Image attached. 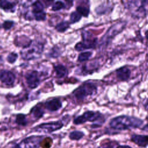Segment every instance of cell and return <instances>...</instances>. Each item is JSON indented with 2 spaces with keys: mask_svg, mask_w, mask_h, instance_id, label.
Masks as SVG:
<instances>
[{
  "mask_svg": "<svg viewBox=\"0 0 148 148\" xmlns=\"http://www.w3.org/2000/svg\"><path fill=\"white\" fill-rule=\"evenodd\" d=\"M82 16L76 11H74L71 13L70 15V23L75 24L79 21L82 18Z\"/></svg>",
  "mask_w": 148,
  "mask_h": 148,
  "instance_id": "cell-25",
  "label": "cell"
},
{
  "mask_svg": "<svg viewBox=\"0 0 148 148\" xmlns=\"http://www.w3.org/2000/svg\"><path fill=\"white\" fill-rule=\"evenodd\" d=\"M54 69L56 72V77L58 78H62L66 76L68 74L67 69L61 64H58L54 66Z\"/></svg>",
  "mask_w": 148,
  "mask_h": 148,
  "instance_id": "cell-17",
  "label": "cell"
},
{
  "mask_svg": "<svg viewBox=\"0 0 148 148\" xmlns=\"http://www.w3.org/2000/svg\"><path fill=\"white\" fill-rule=\"evenodd\" d=\"M143 121L134 116L121 115L112 119L109 121V126L114 130L124 131L140 127Z\"/></svg>",
  "mask_w": 148,
  "mask_h": 148,
  "instance_id": "cell-1",
  "label": "cell"
},
{
  "mask_svg": "<svg viewBox=\"0 0 148 148\" xmlns=\"http://www.w3.org/2000/svg\"><path fill=\"white\" fill-rule=\"evenodd\" d=\"M18 58V55L15 52H12L10 53L8 56H7V61L10 63V64H13L14 63L16 60Z\"/></svg>",
  "mask_w": 148,
  "mask_h": 148,
  "instance_id": "cell-28",
  "label": "cell"
},
{
  "mask_svg": "<svg viewBox=\"0 0 148 148\" xmlns=\"http://www.w3.org/2000/svg\"><path fill=\"white\" fill-rule=\"evenodd\" d=\"M45 106L48 110L54 112L59 110L62 107V102L57 98H54L47 101L45 103Z\"/></svg>",
  "mask_w": 148,
  "mask_h": 148,
  "instance_id": "cell-14",
  "label": "cell"
},
{
  "mask_svg": "<svg viewBox=\"0 0 148 148\" xmlns=\"http://www.w3.org/2000/svg\"><path fill=\"white\" fill-rule=\"evenodd\" d=\"M64 124L61 121L45 123L36 126L33 131L39 132L51 133L62 128Z\"/></svg>",
  "mask_w": 148,
  "mask_h": 148,
  "instance_id": "cell-7",
  "label": "cell"
},
{
  "mask_svg": "<svg viewBox=\"0 0 148 148\" xmlns=\"http://www.w3.org/2000/svg\"><path fill=\"white\" fill-rule=\"evenodd\" d=\"M125 5L135 17H144L148 12V1H129Z\"/></svg>",
  "mask_w": 148,
  "mask_h": 148,
  "instance_id": "cell-4",
  "label": "cell"
},
{
  "mask_svg": "<svg viewBox=\"0 0 148 148\" xmlns=\"http://www.w3.org/2000/svg\"><path fill=\"white\" fill-rule=\"evenodd\" d=\"M46 141H45V138L42 140V142L41 143L40 146H42L43 148H49L52 143V139L50 138H46Z\"/></svg>",
  "mask_w": 148,
  "mask_h": 148,
  "instance_id": "cell-30",
  "label": "cell"
},
{
  "mask_svg": "<svg viewBox=\"0 0 148 148\" xmlns=\"http://www.w3.org/2000/svg\"><path fill=\"white\" fill-rule=\"evenodd\" d=\"M44 45L39 41H32L29 45L23 48L20 52L21 57L25 60H32L39 58L43 51Z\"/></svg>",
  "mask_w": 148,
  "mask_h": 148,
  "instance_id": "cell-3",
  "label": "cell"
},
{
  "mask_svg": "<svg viewBox=\"0 0 148 148\" xmlns=\"http://www.w3.org/2000/svg\"><path fill=\"white\" fill-rule=\"evenodd\" d=\"M44 136L33 135L24 139L19 146L21 148H39Z\"/></svg>",
  "mask_w": 148,
  "mask_h": 148,
  "instance_id": "cell-8",
  "label": "cell"
},
{
  "mask_svg": "<svg viewBox=\"0 0 148 148\" xmlns=\"http://www.w3.org/2000/svg\"><path fill=\"white\" fill-rule=\"evenodd\" d=\"M85 36L83 35V41L77 43L75 46V49L78 51H83L87 49H94L97 43V39L95 38H91L88 37L86 33H84Z\"/></svg>",
  "mask_w": 148,
  "mask_h": 148,
  "instance_id": "cell-9",
  "label": "cell"
},
{
  "mask_svg": "<svg viewBox=\"0 0 148 148\" xmlns=\"http://www.w3.org/2000/svg\"><path fill=\"white\" fill-rule=\"evenodd\" d=\"M15 75L12 72L5 69L0 71V80L6 85H12L15 81Z\"/></svg>",
  "mask_w": 148,
  "mask_h": 148,
  "instance_id": "cell-12",
  "label": "cell"
},
{
  "mask_svg": "<svg viewBox=\"0 0 148 148\" xmlns=\"http://www.w3.org/2000/svg\"><path fill=\"white\" fill-rule=\"evenodd\" d=\"M145 108L148 112V99L146 100L145 104Z\"/></svg>",
  "mask_w": 148,
  "mask_h": 148,
  "instance_id": "cell-33",
  "label": "cell"
},
{
  "mask_svg": "<svg viewBox=\"0 0 148 148\" xmlns=\"http://www.w3.org/2000/svg\"><path fill=\"white\" fill-rule=\"evenodd\" d=\"M14 25V22L11 20H6L2 24V27L5 30H9L11 29Z\"/></svg>",
  "mask_w": 148,
  "mask_h": 148,
  "instance_id": "cell-29",
  "label": "cell"
},
{
  "mask_svg": "<svg viewBox=\"0 0 148 148\" xmlns=\"http://www.w3.org/2000/svg\"><path fill=\"white\" fill-rule=\"evenodd\" d=\"M92 53L91 51H84V52H82L79 54L78 58H77V61L79 62H84L86 61H87L89 60L90 57L91 56Z\"/></svg>",
  "mask_w": 148,
  "mask_h": 148,
  "instance_id": "cell-23",
  "label": "cell"
},
{
  "mask_svg": "<svg viewBox=\"0 0 148 148\" xmlns=\"http://www.w3.org/2000/svg\"><path fill=\"white\" fill-rule=\"evenodd\" d=\"M141 130L143 131H145V132H148V123L147 124H146L145 125H144L142 128Z\"/></svg>",
  "mask_w": 148,
  "mask_h": 148,
  "instance_id": "cell-32",
  "label": "cell"
},
{
  "mask_svg": "<svg viewBox=\"0 0 148 148\" xmlns=\"http://www.w3.org/2000/svg\"><path fill=\"white\" fill-rule=\"evenodd\" d=\"M31 113L36 119H40L44 114V111L40 106H35L31 110Z\"/></svg>",
  "mask_w": 148,
  "mask_h": 148,
  "instance_id": "cell-19",
  "label": "cell"
},
{
  "mask_svg": "<svg viewBox=\"0 0 148 148\" xmlns=\"http://www.w3.org/2000/svg\"><path fill=\"white\" fill-rule=\"evenodd\" d=\"M97 92V86L92 82H85L75 89L72 94L79 101H83L87 97L92 96Z\"/></svg>",
  "mask_w": 148,
  "mask_h": 148,
  "instance_id": "cell-5",
  "label": "cell"
},
{
  "mask_svg": "<svg viewBox=\"0 0 148 148\" xmlns=\"http://www.w3.org/2000/svg\"><path fill=\"white\" fill-rule=\"evenodd\" d=\"M125 25L126 23L125 21H120L111 26L101 39L100 46L106 47L116 35L124 29Z\"/></svg>",
  "mask_w": 148,
  "mask_h": 148,
  "instance_id": "cell-6",
  "label": "cell"
},
{
  "mask_svg": "<svg viewBox=\"0 0 148 148\" xmlns=\"http://www.w3.org/2000/svg\"><path fill=\"white\" fill-rule=\"evenodd\" d=\"M60 54H61L60 49L57 46H55L52 48L51 50H50V51L49 54V56L50 57L56 58V57L60 56Z\"/></svg>",
  "mask_w": 148,
  "mask_h": 148,
  "instance_id": "cell-27",
  "label": "cell"
},
{
  "mask_svg": "<svg viewBox=\"0 0 148 148\" xmlns=\"http://www.w3.org/2000/svg\"><path fill=\"white\" fill-rule=\"evenodd\" d=\"M131 141L139 147L146 148L148 146V135L132 134L131 136Z\"/></svg>",
  "mask_w": 148,
  "mask_h": 148,
  "instance_id": "cell-13",
  "label": "cell"
},
{
  "mask_svg": "<svg viewBox=\"0 0 148 148\" xmlns=\"http://www.w3.org/2000/svg\"><path fill=\"white\" fill-rule=\"evenodd\" d=\"M76 12L79 13L82 16L88 17L90 13V9L88 7L79 5L76 7Z\"/></svg>",
  "mask_w": 148,
  "mask_h": 148,
  "instance_id": "cell-22",
  "label": "cell"
},
{
  "mask_svg": "<svg viewBox=\"0 0 148 148\" xmlns=\"http://www.w3.org/2000/svg\"><path fill=\"white\" fill-rule=\"evenodd\" d=\"M116 148H132V147H131L129 145H118Z\"/></svg>",
  "mask_w": 148,
  "mask_h": 148,
  "instance_id": "cell-31",
  "label": "cell"
},
{
  "mask_svg": "<svg viewBox=\"0 0 148 148\" xmlns=\"http://www.w3.org/2000/svg\"><path fill=\"white\" fill-rule=\"evenodd\" d=\"M32 18L37 21H44L46 17L44 6L40 1H35L31 5Z\"/></svg>",
  "mask_w": 148,
  "mask_h": 148,
  "instance_id": "cell-10",
  "label": "cell"
},
{
  "mask_svg": "<svg viewBox=\"0 0 148 148\" xmlns=\"http://www.w3.org/2000/svg\"><path fill=\"white\" fill-rule=\"evenodd\" d=\"M16 4L15 2L8 1H0V8L6 12H14L15 10Z\"/></svg>",
  "mask_w": 148,
  "mask_h": 148,
  "instance_id": "cell-16",
  "label": "cell"
},
{
  "mask_svg": "<svg viewBox=\"0 0 148 148\" xmlns=\"http://www.w3.org/2000/svg\"><path fill=\"white\" fill-rule=\"evenodd\" d=\"M116 75L119 80L121 81H126L130 77L131 71L127 66L121 67L116 69Z\"/></svg>",
  "mask_w": 148,
  "mask_h": 148,
  "instance_id": "cell-15",
  "label": "cell"
},
{
  "mask_svg": "<svg viewBox=\"0 0 148 148\" xmlns=\"http://www.w3.org/2000/svg\"><path fill=\"white\" fill-rule=\"evenodd\" d=\"M15 122L19 125L25 126L27 124V120L25 116L23 114H18L16 116Z\"/></svg>",
  "mask_w": 148,
  "mask_h": 148,
  "instance_id": "cell-21",
  "label": "cell"
},
{
  "mask_svg": "<svg viewBox=\"0 0 148 148\" xmlns=\"http://www.w3.org/2000/svg\"><path fill=\"white\" fill-rule=\"evenodd\" d=\"M119 145V143L116 140H110L102 144L101 145L98 146L96 148H116Z\"/></svg>",
  "mask_w": 148,
  "mask_h": 148,
  "instance_id": "cell-24",
  "label": "cell"
},
{
  "mask_svg": "<svg viewBox=\"0 0 148 148\" xmlns=\"http://www.w3.org/2000/svg\"><path fill=\"white\" fill-rule=\"evenodd\" d=\"M145 36H146V38L148 40V30L146 31V32H145Z\"/></svg>",
  "mask_w": 148,
  "mask_h": 148,
  "instance_id": "cell-34",
  "label": "cell"
},
{
  "mask_svg": "<svg viewBox=\"0 0 148 148\" xmlns=\"http://www.w3.org/2000/svg\"><path fill=\"white\" fill-rule=\"evenodd\" d=\"M25 77L27 85L30 88H35L39 86L40 79L37 71H32L27 73L25 75Z\"/></svg>",
  "mask_w": 148,
  "mask_h": 148,
  "instance_id": "cell-11",
  "label": "cell"
},
{
  "mask_svg": "<svg viewBox=\"0 0 148 148\" xmlns=\"http://www.w3.org/2000/svg\"><path fill=\"white\" fill-rule=\"evenodd\" d=\"M87 121L93 122L94 123L92 124L91 127L92 128H95L102 126L105 122V119L103 115L99 112L88 110L85 112L83 114L75 117L73 123L75 125H79Z\"/></svg>",
  "mask_w": 148,
  "mask_h": 148,
  "instance_id": "cell-2",
  "label": "cell"
},
{
  "mask_svg": "<svg viewBox=\"0 0 148 148\" xmlns=\"http://www.w3.org/2000/svg\"><path fill=\"white\" fill-rule=\"evenodd\" d=\"M65 4L62 1H56L52 5L51 10L53 11H58L65 8Z\"/></svg>",
  "mask_w": 148,
  "mask_h": 148,
  "instance_id": "cell-26",
  "label": "cell"
},
{
  "mask_svg": "<svg viewBox=\"0 0 148 148\" xmlns=\"http://www.w3.org/2000/svg\"><path fill=\"white\" fill-rule=\"evenodd\" d=\"M70 27L69 23L67 21H62L56 25V29L60 32H64Z\"/></svg>",
  "mask_w": 148,
  "mask_h": 148,
  "instance_id": "cell-20",
  "label": "cell"
},
{
  "mask_svg": "<svg viewBox=\"0 0 148 148\" xmlns=\"http://www.w3.org/2000/svg\"><path fill=\"white\" fill-rule=\"evenodd\" d=\"M84 133L83 131H71L69 134V138L72 140L78 141L83 138L84 136Z\"/></svg>",
  "mask_w": 148,
  "mask_h": 148,
  "instance_id": "cell-18",
  "label": "cell"
}]
</instances>
